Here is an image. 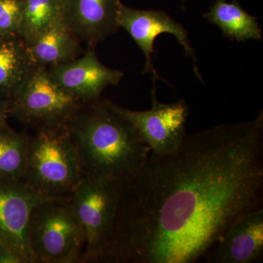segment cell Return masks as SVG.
Here are the masks:
<instances>
[{
	"instance_id": "obj_1",
	"label": "cell",
	"mask_w": 263,
	"mask_h": 263,
	"mask_svg": "<svg viewBox=\"0 0 263 263\" xmlns=\"http://www.w3.org/2000/svg\"><path fill=\"white\" fill-rule=\"evenodd\" d=\"M119 187L102 263L197 262L240 215L263 208V110L186 134Z\"/></svg>"
},
{
	"instance_id": "obj_2",
	"label": "cell",
	"mask_w": 263,
	"mask_h": 263,
	"mask_svg": "<svg viewBox=\"0 0 263 263\" xmlns=\"http://www.w3.org/2000/svg\"><path fill=\"white\" fill-rule=\"evenodd\" d=\"M67 128L84 176L119 181L136 173L149 157V146L105 100L83 105Z\"/></svg>"
},
{
	"instance_id": "obj_3",
	"label": "cell",
	"mask_w": 263,
	"mask_h": 263,
	"mask_svg": "<svg viewBox=\"0 0 263 263\" xmlns=\"http://www.w3.org/2000/svg\"><path fill=\"white\" fill-rule=\"evenodd\" d=\"M83 177L67 125L38 129L30 137L22 181L33 191L50 198H71Z\"/></svg>"
},
{
	"instance_id": "obj_4",
	"label": "cell",
	"mask_w": 263,
	"mask_h": 263,
	"mask_svg": "<svg viewBox=\"0 0 263 263\" xmlns=\"http://www.w3.org/2000/svg\"><path fill=\"white\" fill-rule=\"evenodd\" d=\"M34 263L82 262L85 235L70 198H53L35 207L29 223Z\"/></svg>"
},
{
	"instance_id": "obj_5",
	"label": "cell",
	"mask_w": 263,
	"mask_h": 263,
	"mask_svg": "<svg viewBox=\"0 0 263 263\" xmlns=\"http://www.w3.org/2000/svg\"><path fill=\"white\" fill-rule=\"evenodd\" d=\"M70 200L85 235L82 262H101L117 215L119 181L84 176Z\"/></svg>"
},
{
	"instance_id": "obj_6",
	"label": "cell",
	"mask_w": 263,
	"mask_h": 263,
	"mask_svg": "<svg viewBox=\"0 0 263 263\" xmlns=\"http://www.w3.org/2000/svg\"><path fill=\"white\" fill-rule=\"evenodd\" d=\"M84 103L37 66L8 105V114L38 129L67 125Z\"/></svg>"
},
{
	"instance_id": "obj_7",
	"label": "cell",
	"mask_w": 263,
	"mask_h": 263,
	"mask_svg": "<svg viewBox=\"0 0 263 263\" xmlns=\"http://www.w3.org/2000/svg\"><path fill=\"white\" fill-rule=\"evenodd\" d=\"M150 110H133L105 100L114 111L128 121L155 155L174 152L184 139L189 107L184 100L164 104L157 101L152 91Z\"/></svg>"
},
{
	"instance_id": "obj_8",
	"label": "cell",
	"mask_w": 263,
	"mask_h": 263,
	"mask_svg": "<svg viewBox=\"0 0 263 263\" xmlns=\"http://www.w3.org/2000/svg\"><path fill=\"white\" fill-rule=\"evenodd\" d=\"M22 181L0 178V245L34 263L29 245V223L34 209L50 200Z\"/></svg>"
},
{
	"instance_id": "obj_9",
	"label": "cell",
	"mask_w": 263,
	"mask_h": 263,
	"mask_svg": "<svg viewBox=\"0 0 263 263\" xmlns=\"http://www.w3.org/2000/svg\"><path fill=\"white\" fill-rule=\"evenodd\" d=\"M117 24L119 27L127 31L143 52L145 57L143 73L151 72L154 81L160 79L152 64V55L156 53L154 44L156 38L163 33L173 34L177 39L185 53L191 59L194 72L202 81V76L197 68L196 54L188 39L187 31L167 13L162 10L134 9L126 6L121 2L118 8Z\"/></svg>"
},
{
	"instance_id": "obj_10",
	"label": "cell",
	"mask_w": 263,
	"mask_h": 263,
	"mask_svg": "<svg viewBox=\"0 0 263 263\" xmlns=\"http://www.w3.org/2000/svg\"><path fill=\"white\" fill-rule=\"evenodd\" d=\"M47 69L57 84L84 104L100 100L104 89L119 84L124 76L122 71L103 65L94 49H88L72 61Z\"/></svg>"
},
{
	"instance_id": "obj_11",
	"label": "cell",
	"mask_w": 263,
	"mask_h": 263,
	"mask_svg": "<svg viewBox=\"0 0 263 263\" xmlns=\"http://www.w3.org/2000/svg\"><path fill=\"white\" fill-rule=\"evenodd\" d=\"M204 259L207 263L262 262L263 208L240 215Z\"/></svg>"
},
{
	"instance_id": "obj_12",
	"label": "cell",
	"mask_w": 263,
	"mask_h": 263,
	"mask_svg": "<svg viewBox=\"0 0 263 263\" xmlns=\"http://www.w3.org/2000/svg\"><path fill=\"white\" fill-rule=\"evenodd\" d=\"M120 0H61L64 22L80 41L94 46L119 28Z\"/></svg>"
},
{
	"instance_id": "obj_13",
	"label": "cell",
	"mask_w": 263,
	"mask_h": 263,
	"mask_svg": "<svg viewBox=\"0 0 263 263\" xmlns=\"http://www.w3.org/2000/svg\"><path fill=\"white\" fill-rule=\"evenodd\" d=\"M37 66L18 34L0 35V101L8 107Z\"/></svg>"
},
{
	"instance_id": "obj_14",
	"label": "cell",
	"mask_w": 263,
	"mask_h": 263,
	"mask_svg": "<svg viewBox=\"0 0 263 263\" xmlns=\"http://www.w3.org/2000/svg\"><path fill=\"white\" fill-rule=\"evenodd\" d=\"M27 46L34 63L46 67L72 61L83 53L80 41L64 19L53 24Z\"/></svg>"
},
{
	"instance_id": "obj_15",
	"label": "cell",
	"mask_w": 263,
	"mask_h": 263,
	"mask_svg": "<svg viewBox=\"0 0 263 263\" xmlns=\"http://www.w3.org/2000/svg\"><path fill=\"white\" fill-rule=\"evenodd\" d=\"M208 22L217 26L226 37L238 42L262 39V29L255 16L249 14L238 2L215 0L203 15Z\"/></svg>"
},
{
	"instance_id": "obj_16",
	"label": "cell",
	"mask_w": 263,
	"mask_h": 263,
	"mask_svg": "<svg viewBox=\"0 0 263 263\" xmlns=\"http://www.w3.org/2000/svg\"><path fill=\"white\" fill-rule=\"evenodd\" d=\"M62 19L61 0H24L18 35L28 45Z\"/></svg>"
},
{
	"instance_id": "obj_17",
	"label": "cell",
	"mask_w": 263,
	"mask_h": 263,
	"mask_svg": "<svg viewBox=\"0 0 263 263\" xmlns=\"http://www.w3.org/2000/svg\"><path fill=\"white\" fill-rule=\"evenodd\" d=\"M29 138L9 127L0 128V178L22 181L28 157Z\"/></svg>"
},
{
	"instance_id": "obj_18",
	"label": "cell",
	"mask_w": 263,
	"mask_h": 263,
	"mask_svg": "<svg viewBox=\"0 0 263 263\" xmlns=\"http://www.w3.org/2000/svg\"><path fill=\"white\" fill-rule=\"evenodd\" d=\"M24 0H0V35L18 34Z\"/></svg>"
},
{
	"instance_id": "obj_19",
	"label": "cell",
	"mask_w": 263,
	"mask_h": 263,
	"mask_svg": "<svg viewBox=\"0 0 263 263\" xmlns=\"http://www.w3.org/2000/svg\"><path fill=\"white\" fill-rule=\"evenodd\" d=\"M0 263H26L22 257L15 254L13 251L0 247Z\"/></svg>"
},
{
	"instance_id": "obj_20",
	"label": "cell",
	"mask_w": 263,
	"mask_h": 263,
	"mask_svg": "<svg viewBox=\"0 0 263 263\" xmlns=\"http://www.w3.org/2000/svg\"><path fill=\"white\" fill-rule=\"evenodd\" d=\"M8 116V105L0 101V128L9 127L7 122Z\"/></svg>"
},
{
	"instance_id": "obj_21",
	"label": "cell",
	"mask_w": 263,
	"mask_h": 263,
	"mask_svg": "<svg viewBox=\"0 0 263 263\" xmlns=\"http://www.w3.org/2000/svg\"><path fill=\"white\" fill-rule=\"evenodd\" d=\"M0 247H1V245H0Z\"/></svg>"
}]
</instances>
